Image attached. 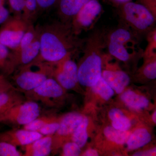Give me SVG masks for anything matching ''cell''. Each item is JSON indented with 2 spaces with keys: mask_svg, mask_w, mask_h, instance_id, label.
I'll return each instance as SVG.
<instances>
[{
  "mask_svg": "<svg viewBox=\"0 0 156 156\" xmlns=\"http://www.w3.org/2000/svg\"><path fill=\"white\" fill-rule=\"evenodd\" d=\"M36 31L41 46L38 56L49 63L60 62L83 50L86 41L75 33L71 23L59 20L45 24Z\"/></svg>",
  "mask_w": 156,
  "mask_h": 156,
  "instance_id": "1",
  "label": "cell"
},
{
  "mask_svg": "<svg viewBox=\"0 0 156 156\" xmlns=\"http://www.w3.org/2000/svg\"><path fill=\"white\" fill-rule=\"evenodd\" d=\"M139 38V35L122 23L106 34V48L112 56L126 62L131 56L142 53Z\"/></svg>",
  "mask_w": 156,
  "mask_h": 156,
  "instance_id": "2",
  "label": "cell"
},
{
  "mask_svg": "<svg viewBox=\"0 0 156 156\" xmlns=\"http://www.w3.org/2000/svg\"><path fill=\"white\" fill-rule=\"evenodd\" d=\"M119 13L123 24L139 36L147 34L154 28L156 16L140 3L131 1L120 5Z\"/></svg>",
  "mask_w": 156,
  "mask_h": 156,
  "instance_id": "3",
  "label": "cell"
},
{
  "mask_svg": "<svg viewBox=\"0 0 156 156\" xmlns=\"http://www.w3.org/2000/svg\"><path fill=\"white\" fill-rule=\"evenodd\" d=\"M84 59L78 67L79 83L82 86L92 87L102 76L103 48L96 43L87 44L84 47Z\"/></svg>",
  "mask_w": 156,
  "mask_h": 156,
  "instance_id": "4",
  "label": "cell"
},
{
  "mask_svg": "<svg viewBox=\"0 0 156 156\" xmlns=\"http://www.w3.org/2000/svg\"><path fill=\"white\" fill-rule=\"evenodd\" d=\"M41 108L36 101L27 100L0 115V123L24 126L39 117Z\"/></svg>",
  "mask_w": 156,
  "mask_h": 156,
  "instance_id": "5",
  "label": "cell"
},
{
  "mask_svg": "<svg viewBox=\"0 0 156 156\" xmlns=\"http://www.w3.org/2000/svg\"><path fill=\"white\" fill-rule=\"evenodd\" d=\"M53 70L50 66L42 63L40 64V69L38 71L31 70L27 65L23 66L13 78L17 86L16 89L19 92H23L33 90L48 78L52 77Z\"/></svg>",
  "mask_w": 156,
  "mask_h": 156,
  "instance_id": "6",
  "label": "cell"
},
{
  "mask_svg": "<svg viewBox=\"0 0 156 156\" xmlns=\"http://www.w3.org/2000/svg\"><path fill=\"white\" fill-rule=\"evenodd\" d=\"M102 6L98 0H89L80 9L71 23L75 33L79 35L83 31L93 28L102 14Z\"/></svg>",
  "mask_w": 156,
  "mask_h": 156,
  "instance_id": "7",
  "label": "cell"
},
{
  "mask_svg": "<svg viewBox=\"0 0 156 156\" xmlns=\"http://www.w3.org/2000/svg\"><path fill=\"white\" fill-rule=\"evenodd\" d=\"M0 28V42L14 51L18 48L20 41L30 26L24 20L16 18L8 19Z\"/></svg>",
  "mask_w": 156,
  "mask_h": 156,
  "instance_id": "8",
  "label": "cell"
},
{
  "mask_svg": "<svg viewBox=\"0 0 156 156\" xmlns=\"http://www.w3.org/2000/svg\"><path fill=\"white\" fill-rule=\"evenodd\" d=\"M28 100L38 101L50 107L53 105V100L61 97L63 94L62 87L52 77L48 78L38 87L24 92Z\"/></svg>",
  "mask_w": 156,
  "mask_h": 156,
  "instance_id": "9",
  "label": "cell"
},
{
  "mask_svg": "<svg viewBox=\"0 0 156 156\" xmlns=\"http://www.w3.org/2000/svg\"><path fill=\"white\" fill-rule=\"evenodd\" d=\"M66 58L61 66L56 71L53 70V76L62 88L73 89L79 83L78 66L75 62Z\"/></svg>",
  "mask_w": 156,
  "mask_h": 156,
  "instance_id": "10",
  "label": "cell"
},
{
  "mask_svg": "<svg viewBox=\"0 0 156 156\" xmlns=\"http://www.w3.org/2000/svg\"><path fill=\"white\" fill-rule=\"evenodd\" d=\"M44 135L37 131H28L23 129L21 130H12L0 133V140L5 141L15 146H26Z\"/></svg>",
  "mask_w": 156,
  "mask_h": 156,
  "instance_id": "11",
  "label": "cell"
},
{
  "mask_svg": "<svg viewBox=\"0 0 156 156\" xmlns=\"http://www.w3.org/2000/svg\"><path fill=\"white\" fill-rule=\"evenodd\" d=\"M89 0H58L56 7L58 20L71 23L79 11Z\"/></svg>",
  "mask_w": 156,
  "mask_h": 156,
  "instance_id": "12",
  "label": "cell"
},
{
  "mask_svg": "<svg viewBox=\"0 0 156 156\" xmlns=\"http://www.w3.org/2000/svg\"><path fill=\"white\" fill-rule=\"evenodd\" d=\"M84 117L78 113L73 112L66 115L59 121V127L53 135V142L59 137L72 135L73 132L82 122Z\"/></svg>",
  "mask_w": 156,
  "mask_h": 156,
  "instance_id": "13",
  "label": "cell"
},
{
  "mask_svg": "<svg viewBox=\"0 0 156 156\" xmlns=\"http://www.w3.org/2000/svg\"><path fill=\"white\" fill-rule=\"evenodd\" d=\"M53 135L42 136L25 146V156H47L52 151Z\"/></svg>",
  "mask_w": 156,
  "mask_h": 156,
  "instance_id": "14",
  "label": "cell"
},
{
  "mask_svg": "<svg viewBox=\"0 0 156 156\" xmlns=\"http://www.w3.org/2000/svg\"><path fill=\"white\" fill-rule=\"evenodd\" d=\"M102 77L118 94L122 93L130 82L129 76L122 71L105 70L102 73Z\"/></svg>",
  "mask_w": 156,
  "mask_h": 156,
  "instance_id": "15",
  "label": "cell"
},
{
  "mask_svg": "<svg viewBox=\"0 0 156 156\" xmlns=\"http://www.w3.org/2000/svg\"><path fill=\"white\" fill-rule=\"evenodd\" d=\"M40 49V41L36 33L34 40L30 44L14 55L17 66L19 65L25 66L34 61L39 56Z\"/></svg>",
  "mask_w": 156,
  "mask_h": 156,
  "instance_id": "16",
  "label": "cell"
},
{
  "mask_svg": "<svg viewBox=\"0 0 156 156\" xmlns=\"http://www.w3.org/2000/svg\"><path fill=\"white\" fill-rule=\"evenodd\" d=\"M16 67L14 53L0 42V75L9 76Z\"/></svg>",
  "mask_w": 156,
  "mask_h": 156,
  "instance_id": "17",
  "label": "cell"
},
{
  "mask_svg": "<svg viewBox=\"0 0 156 156\" xmlns=\"http://www.w3.org/2000/svg\"><path fill=\"white\" fill-rule=\"evenodd\" d=\"M24 101V98L17 90H12L0 93V115L11 108Z\"/></svg>",
  "mask_w": 156,
  "mask_h": 156,
  "instance_id": "18",
  "label": "cell"
},
{
  "mask_svg": "<svg viewBox=\"0 0 156 156\" xmlns=\"http://www.w3.org/2000/svg\"><path fill=\"white\" fill-rule=\"evenodd\" d=\"M121 98L127 106L133 109H142L147 107L149 104L147 98L136 94L131 90H128L123 93Z\"/></svg>",
  "mask_w": 156,
  "mask_h": 156,
  "instance_id": "19",
  "label": "cell"
},
{
  "mask_svg": "<svg viewBox=\"0 0 156 156\" xmlns=\"http://www.w3.org/2000/svg\"><path fill=\"white\" fill-rule=\"evenodd\" d=\"M151 140V134L146 129H137L130 135L127 141L128 148L130 150H133L142 147L150 142Z\"/></svg>",
  "mask_w": 156,
  "mask_h": 156,
  "instance_id": "20",
  "label": "cell"
},
{
  "mask_svg": "<svg viewBox=\"0 0 156 156\" xmlns=\"http://www.w3.org/2000/svg\"><path fill=\"white\" fill-rule=\"evenodd\" d=\"M89 124V120L87 117H84L82 122L76 128L72 134V140L80 147L84 146L88 139L87 128Z\"/></svg>",
  "mask_w": 156,
  "mask_h": 156,
  "instance_id": "21",
  "label": "cell"
},
{
  "mask_svg": "<svg viewBox=\"0 0 156 156\" xmlns=\"http://www.w3.org/2000/svg\"><path fill=\"white\" fill-rule=\"evenodd\" d=\"M104 134L111 141L120 144L127 143L131 135L130 133L127 131H120L110 126L105 129Z\"/></svg>",
  "mask_w": 156,
  "mask_h": 156,
  "instance_id": "22",
  "label": "cell"
},
{
  "mask_svg": "<svg viewBox=\"0 0 156 156\" xmlns=\"http://www.w3.org/2000/svg\"><path fill=\"white\" fill-rule=\"evenodd\" d=\"M92 87L93 92L98 94L105 100H109L114 94L113 89L109 86L102 76Z\"/></svg>",
  "mask_w": 156,
  "mask_h": 156,
  "instance_id": "23",
  "label": "cell"
},
{
  "mask_svg": "<svg viewBox=\"0 0 156 156\" xmlns=\"http://www.w3.org/2000/svg\"><path fill=\"white\" fill-rule=\"evenodd\" d=\"M56 121L54 118L50 116L38 117L30 122L23 126V129L38 132L41 128L48 123Z\"/></svg>",
  "mask_w": 156,
  "mask_h": 156,
  "instance_id": "24",
  "label": "cell"
},
{
  "mask_svg": "<svg viewBox=\"0 0 156 156\" xmlns=\"http://www.w3.org/2000/svg\"><path fill=\"white\" fill-rule=\"evenodd\" d=\"M36 36V30H34L33 28L29 27L23 36L19 46L17 49L13 51L14 55H16L23 49L30 44L34 40Z\"/></svg>",
  "mask_w": 156,
  "mask_h": 156,
  "instance_id": "25",
  "label": "cell"
},
{
  "mask_svg": "<svg viewBox=\"0 0 156 156\" xmlns=\"http://www.w3.org/2000/svg\"><path fill=\"white\" fill-rule=\"evenodd\" d=\"M38 9L37 0H24V9L23 11V19L28 22L30 17L36 13Z\"/></svg>",
  "mask_w": 156,
  "mask_h": 156,
  "instance_id": "26",
  "label": "cell"
},
{
  "mask_svg": "<svg viewBox=\"0 0 156 156\" xmlns=\"http://www.w3.org/2000/svg\"><path fill=\"white\" fill-rule=\"evenodd\" d=\"M22 154L17 150L16 146L0 140V156H21Z\"/></svg>",
  "mask_w": 156,
  "mask_h": 156,
  "instance_id": "27",
  "label": "cell"
},
{
  "mask_svg": "<svg viewBox=\"0 0 156 156\" xmlns=\"http://www.w3.org/2000/svg\"><path fill=\"white\" fill-rule=\"evenodd\" d=\"M80 147L73 141L66 143L63 146V156H77L80 155Z\"/></svg>",
  "mask_w": 156,
  "mask_h": 156,
  "instance_id": "28",
  "label": "cell"
},
{
  "mask_svg": "<svg viewBox=\"0 0 156 156\" xmlns=\"http://www.w3.org/2000/svg\"><path fill=\"white\" fill-rule=\"evenodd\" d=\"M112 127L115 129L122 131H127L131 128L130 120L126 116L112 121Z\"/></svg>",
  "mask_w": 156,
  "mask_h": 156,
  "instance_id": "29",
  "label": "cell"
},
{
  "mask_svg": "<svg viewBox=\"0 0 156 156\" xmlns=\"http://www.w3.org/2000/svg\"><path fill=\"white\" fill-rule=\"evenodd\" d=\"M59 127V122L57 121L48 123L39 130L38 132L44 136L53 135Z\"/></svg>",
  "mask_w": 156,
  "mask_h": 156,
  "instance_id": "30",
  "label": "cell"
},
{
  "mask_svg": "<svg viewBox=\"0 0 156 156\" xmlns=\"http://www.w3.org/2000/svg\"><path fill=\"white\" fill-rule=\"evenodd\" d=\"M143 73L146 77L150 80H154L156 78V62L154 60L147 63L143 71Z\"/></svg>",
  "mask_w": 156,
  "mask_h": 156,
  "instance_id": "31",
  "label": "cell"
},
{
  "mask_svg": "<svg viewBox=\"0 0 156 156\" xmlns=\"http://www.w3.org/2000/svg\"><path fill=\"white\" fill-rule=\"evenodd\" d=\"M11 11L16 14L22 13L24 9V0H8Z\"/></svg>",
  "mask_w": 156,
  "mask_h": 156,
  "instance_id": "32",
  "label": "cell"
},
{
  "mask_svg": "<svg viewBox=\"0 0 156 156\" xmlns=\"http://www.w3.org/2000/svg\"><path fill=\"white\" fill-rule=\"evenodd\" d=\"M12 90L17 89L7 80L6 76L0 75V93Z\"/></svg>",
  "mask_w": 156,
  "mask_h": 156,
  "instance_id": "33",
  "label": "cell"
},
{
  "mask_svg": "<svg viewBox=\"0 0 156 156\" xmlns=\"http://www.w3.org/2000/svg\"><path fill=\"white\" fill-rule=\"evenodd\" d=\"M39 9L49 10L56 7L58 0H37Z\"/></svg>",
  "mask_w": 156,
  "mask_h": 156,
  "instance_id": "34",
  "label": "cell"
},
{
  "mask_svg": "<svg viewBox=\"0 0 156 156\" xmlns=\"http://www.w3.org/2000/svg\"><path fill=\"white\" fill-rule=\"evenodd\" d=\"M138 2L146 7L156 16V0H138Z\"/></svg>",
  "mask_w": 156,
  "mask_h": 156,
  "instance_id": "35",
  "label": "cell"
},
{
  "mask_svg": "<svg viewBox=\"0 0 156 156\" xmlns=\"http://www.w3.org/2000/svg\"><path fill=\"white\" fill-rule=\"evenodd\" d=\"M124 116L125 115L118 108L112 109L109 112V117L112 121L116 120Z\"/></svg>",
  "mask_w": 156,
  "mask_h": 156,
  "instance_id": "36",
  "label": "cell"
},
{
  "mask_svg": "<svg viewBox=\"0 0 156 156\" xmlns=\"http://www.w3.org/2000/svg\"><path fill=\"white\" fill-rule=\"evenodd\" d=\"M10 16L9 10L5 6L0 9V25L8 20Z\"/></svg>",
  "mask_w": 156,
  "mask_h": 156,
  "instance_id": "37",
  "label": "cell"
},
{
  "mask_svg": "<svg viewBox=\"0 0 156 156\" xmlns=\"http://www.w3.org/2000/svg\"><path fill=\"white\" fill-rule=\"evenodd\" d=\"M156 154V148L153 149L151 150L146 152H137L134 154V156H152Z\"/></svg>",
  "mask_w": 156,
  "mask_h": 156,
  "instance_id": "38",
  "label": "cell"
},
{
  "mask_svg": "<svg viewBox=\"0 0 156 156\" xmlns=\"http://www.w3.org/2000/svg\"><path fill=\"white\" fill-rule=\"evenodd\" d=\"M98 155L97 152L93 149L88 150L83 154V156H98Z\"/></svg>",
  "mask_w": 156,
  "mask_h": 156,
  "instance_id": "39",
  "label": "cell"
},
{
  "mask_svg": "<svg viewBox=\"0 0 156 156\" xmlns=\"http://www.w3.org/2000/svg\"><path fill=\"white\" fill-rule=\"evenodd\" d=\"M111 1L113 2L116 4V5L120 6L124 5V4H126V3L131 2V1H132V0H111Z\"/></svg>",
  "mask_w": 156,
  "mask_h": 156,
  "instance_id": "40",
  "label": "cell"
},
{
  "mask_svg": "<svg viewBox=\"0 0 156 156\" xmlns=\"http://www.w3.org/2000/svg\"><path fill=\"white\" fill-rule=\"evenodd\" d=\"M5 6V0H0V9Z\"/></svg>",
  "mask_w": 156,
  "mask_h": 156,
  "instance_id": "41",
  "label": "cell"
},
{
  "mask_svg": "<svg viewBox=\"0 0 156 156\" xmlns=\"http://www.w3.org/2000/svg\"><path fill=\"white\" fill-rule=\"evenodd\" d=\"M156 112H154L152 118H153V121L155 123H156Z\"/></svg>",
  "mask_w": 156,
  "mask_h": 156,
  "instance_id": "42",
  "label": "cell"
}]
</instances>
